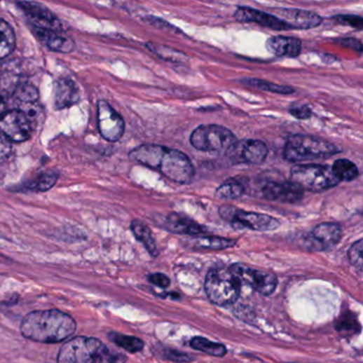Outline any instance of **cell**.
I'll list each match as a JSON object with an SVG mask.
<instances>
[{
  "label": "cell",
  "mask_w": 363,
  "mask_h": 363,
  "mask_svg": "<svg viewBox=\"0 0 363 363\" xmlns=\"http://www.w3.org/2000/svg\"><path fill=\"white\" fill-rule=\"evenodd\" d=\"M129 159L159 171L162 175L177 184H190L194 177L192 161L186 153L177 149L162 145H141L130 151Z\"/></svg>",
  "instance_id": "obj_1"
},
{
  "label": "cell",
  "mask_w": 363,
  "mask_h": 363,
  "mask_svg": "<svg viewBox=\"0 0 363 363\" xmlns=\"http://www.w3.org/2000/svg\"><path fill=\"white\" fill-rule=\"evenodd\" d=\"M75 320L63 311L38 310L28 313L20 324V332L26 339L40 343H59L75 334Z\"/></svg>",
  "instance_id": "obj_2"
},
{
  "label": "cell",
  "mask_w": 363,
  "mask_h": 363,
  "mask_svg": "<svg viewBox=\"0 0 363 363\" xmlns=\"http://www.w3.org/2000/svg\"><path fill=\"white\" fill-rule=\"evenodd\" d=\"M341 149L321 137L296 135L287 139L284 158L289 162L325 160L337 155Z\"/></svg>",
  "instance_id": "obj_3"
},
{
  "label": "cell",
  "mask_w": 363,
  "mask_h": 363,
  "mask_svg": "<svg viewBox=\"0 0 363 363\" xmlns=\"http://www.w3.org/2000/svg\"><path fill=\"white\" fill-rule=\"evenodd\" d=\"M242 284L231 268H214L208 273L205 282L207 295L215 305L227 306L239 299Z\"/></svg>",
  "instance_id": "obj_4"
},
{
  "label": "cell",
  "mask_w": 363,
  "mask_h": 363,
  "mask_svg": "<svg viewBox=\"0 0 363 363\" xmlns=\"http://www.w3.org/2000/svg\"><path fill=\"white\" fill-rule=\"evenodd\" d=\"M290 175L291 182L311 192H323L340 184L332 173L331 166L324 164H295Z\"/></svg>",
  "instance_id": "obj_5"
},
{
  "label": "cell",
  "mask_w": 363,
  "mask_h": 363,
  "mask_svg": "<svg viewBox=\"0 0 363 363\" xmlns=\"http://www.w3.org/2000/svg\"><path fill=\"white\" fill-rule=\"evenodd\" d=\"M191 145L200 151L226 153L235 142L233 131L221 125H200L190 137Z\"/></svg>",
  "instance_id": "obj_6"
},
{
  "label": "cell",
  "mask_w": 363,
  "mask_h": 363,
  "mask_svg": "<svg viewBox=\"0 0 363 363\" xmlns=\"http://www.w3.org/2000/svg\"><path fill=\"white\" fill-rule=\"evenodd\" d=\"M106 345L95 338L77 337L69 340L59 350L58 363H100Z\"/></svg>",
  "instance_id": "obj_7"
},
{
  "label": "cell",
  "mask_w": 363,
  "mask_h": 363,
  "mask_svg": "<svg viewBox=\"0 0 363 363\" xmlns=\"http://www.w3.org/2000/svg\"><path fill=\"white\" fill-rule=\"evenodd\" d=\"M221 219L229 221L235 228H246L256 231H275L280 226V221L263 213L247 212L233 206H221L219 209Z\"/></svg>",
  "instance_id": "obj_8"
},
{
  "label": "cell",
  "mask_w": 363,
  "mask_h": 363,
  "mask_svg": "<svg viewBox=\"0 0 363 363\" xmlns=\"http://www.w3.org/2000/svg\"><path fill=\"white\" fill-rule=\"evenodd\" d=\"M34 130V118L24 111L12 110L0 116V132L10 141L24 142L32 137Z\"/></svg>",
  "instance_id": "obj_9"
},
{
  "label": "cell",
  "mask_w": 363,
  "mask_h": 363,
  "mask_svg": "<svg viewBox=\"0 0 363 363\" xmlns=\"http://www.w3.org/2000/svg\"><path fill=\"white\" fill-rule=\"evenodd\" d=\"M231 270L241 284L248 285L262 295L268 296L276 289V276L268 270H256L243 263L233 264Z\"/></svg>",
  "instance_id": "obj_10"
},
{
  "label": "cell",
  "mask_w": 363,
  "mask_h": 363,
  "mask_svg": "<svg viewBox=\"0 0 363 363\" xmlns=\"http://www.w3.org/2000/svg\"><path fill=\"white\" fill-rule=\"evenodd\" d=\"M268 149L266 143L258 139L237 141L228 151L227 157L235 164H261L268 157Z\"/></svg>",
  "instance_id": "obj_11"
},
{
  "label": "cell",
  "mask_w": 363,
  "mask_h": 363,
  "mask_svg": "<svg viewBox=\"0 0 363 363\" xmlns=\"http://www.w3.org/2000/svg\"><path fill=\"white\" fill-rule=\"evenodd\" d=\"M341 237L342 229L339 225L323 223L303 238V246L311 252H324L337 245Z\"/></svg>",
  "instance_id": "obj_12"
},
{
  "label": "cell",
  "mask_w": 363,
  "mask_h": 363,
  "mask_svg": "<svg viewBox=\"0 0 363 363\" xmlns=\"http://www.w3.org/2000/svg\"><path fill=\"white\" fill-rule=\"evenodd\" d=\"M98 128L100 135L109 142H116L125 132V123L122 116L108 102H98Z\"/></svg>",
  "instance_id": "obj_13"
},
{
  "label": "cell",
  "mask_w": 363,
  "mask_h": 363,
  "mask_svg": "<svg viewBox=\"0 0 363 363\" xmlns=\"http://www.w3.org/2000/svg\"><path fill=\"white\" fill-rule=\"evenodd\" d=\"M266 200L270 202L288 203L295 204L303 198V190L292 182H266L261 190Z\"/></svg>",
  "instance_id": "obj_14"
},
{
  "label": "cell",
  "mask_w": 363,
  "mask_h": 363,
  "mask_svg": "<svg viewBox=\"0 0 363 363\" xmlns=\"http://www.w3.org/2000/svg\"><path fill=\"white\" fill-rule=\"evenodd\" d=\"M274 14L279 20L286 22L290 29H310L322 22V18L315 12L301 9H274Z\"/></svg>",
  "instance_id": "obj_15"
},
{
  "label": "cell",
  "mask_w": 363,
  "mask_h": 363,
  "mask_svg": "<svg viewBox=\"0 0 363 363\" xmlns=\"http://www.w3.org/2000/svg\"><path fill=\"white\" fill-rule=\"evenodd\" d=\"M235 18L238 22H254L262 27H266L270 29L277 30V32H286L291 30L290 27L279 20L277 16L268 12L260 11V10L253 9V8L239 7L235 12Z\"/></svg>",
  "instance_id": "obj_16"
},
{
  "label": "cell",
  "mask_w": 363,
  "mask_h": 363,
  "mask_svg": "<svg viewBox=\"0 0 363 363\" xmlns=\"http://www.w3.org/2000/svg\"><path fill=\"white\" fill-rule=\"evenodd\" d=\"M18 5L32 20V26L55 32H60L62 28L60 20L47 8L34 3H18Z\"/></svg>",
  "instance_id": "obj_17"
},
{
  "label": "cell",
  "mask_w": 363,
  "mask_h": 363,
  "mask_svg": "<svg viewBox=\"0 0 363 363\" xmlns=\"http://www.w3.org/2000/svg\"><path fill=\"white\" fill-rule=\"evenodd\" d=\"M266 49L280 58H296L301 53V41L293 36H276L266 41Z\"/></svg>",
  "instance_id": "obj_18"
},
{
  "label": "cell",
  "mask_w": 363,
  "mask_h": 363,
  "mask_svg": "<svg viewBox=\"0 0 363 363\" xmlns=\"http://www.w3.org/2000/svg\"><path fill=\"white\" fill-rule=\"evenodd\" d=\"M79 100V90L73 80L61 78L55 87V107L58 110L69 108Z\"/></svg>",
  "instance_id": "obj_19"
},
{
  "label": "cell",
  "mask_w": 363,
  "mask_h": 363,
  "mask_svg": "<svg viewBox=\"0 0 363 363\" xmlns=\"http://www.w3.org/2000/svg\"><path fill=\"white\" fill-rule=\"evenodd\" d=\"M32 32L34 36L42 41L43 44L46 45L51 50L58 51V53H71L75 48V44L71 39L61 36L53 30L42 29L32 26Z\"/></svg>",
  "instance_id": "obj_20"
},
{
  "label": "cell",
  "mask_w": 363,
  "mask_h": 363,
  "mask_svg": "<svg viewBox=\"0 0 363 363\" xmlns=\"http://www.w3.org/2000/svg\"><path fill=\"white\" fill-rule=\"evenodd\" d=\"M164 227L167 231L179 233V235H200L206 231L204 227L198 225L196 221L186 215L180 214V213H172L166 217Z\"/></svg>",
  "instance_id": "obj_21"
},
{
  "label": "cell",
  "mask_w": 363,
  "mask_h": 363,
  "mask_svg": "<svg viewBox=\"0 0 363 363\" xmlns=\"http://www.w3.org/2000/svg\"><path fill=\"white\" fill-rule=\"evenodd\" d=\"M245 192L244 182L238 178H228L215 191V196L221 200H235Z\"/></svg>",
  "instance_id": "obj_22"
},
{
  "label": "cell",
  "mask_w": 363,
  "mask_h": 363,
  "mask_svg": "<svg viewBox=\"0 0 363 363\" xmlns=\"http://www.w3.org/2000/svg\"><path fill=\"white\" fill-rule=\"evenodd\" d=\"M131 231H132L135 237L149 250V253L153 257H156L158 255V248L157 245H156L155 239H153V235H151V229L142 221H132V223H131Z\"/></svg>",
  "instance_id": "obj_23"
},
{
  "label": "cell",
  "mask_w": 363,
  "mask_h": 363,
  "mask_svg": "<svg viewBox=\"0 0 363 363\" xmlns=\"http://www.w3.org/2000/svg\"><path fill=\"white\" fill-rule=\"evenodd\" d=\"M332 173L340 182H352L359 176V170L354 162L348 159H339L331 166Z\"/></svg>",
  "instance_id": "obj_24"
},
{
  "label": "cell",
  "mask_w": 363,
  "mask_h": 363,
  "mask_svg": "<svg viewBox=\"0 0 363 363\" xmlns=\"http://www.w3.org/2000/svg\"><path fill=\"white\" fill-rule=\"evenodd\" d=\"M15 34L6 20H0V60L6 58L15 48Z\"/></svg>",
  "instance_id": "obj_25"
},
{
  "label": "cell",
  "mask_w": 363,
  "mask_h": 363,
  "mask_svg": "<svg viewBox=\"0 0 363 363\" xmlns=\"http://www.w3.org/2000/svg\"><path fill=\"white\" fill-rule=\"evenodd\" d=\"M242 83L248 87H253L255 89L261 90V91L270 92V93L284 94V95H290L295 92V90L287 85H279L273 82L266 81V80L257 79V78H247V79L241 80Z\"/></svg>",
  "instance_id": "obj_26"
},
{
  "label": "cell",
  "mask_w": 363,
  "mask_h": 363,
  "mask_svg": "<svg viewBox=\"0 0 363 363\" xmlns=\"http://www.w3.org/2000/svg\"><path fill=\"white\" fill-rule=\"evenodd\" d=\"M14 98L20 104V110L36 104L39 98L38 90L32 85H20L14 92Z\"/></svg>",
  "instance_id": "obj_27"
},
{
  "label": "cell",
  "mask_w": 363,
  "mask_h": 363,
  "mask_svg": "<svg viewBox=\"0 0 363 363\" xmlns=\"http://www.w3.org/2000/svg\"><path fill=\"white\" fill-rule=\"evenodd\" d=\"M109 339L129 352H137L144 348V343L139 338L131 337V336L118 334V332H110Z\"/></svg>",
  "instance_id": "obj_28"
},
{
  "label": "cell",
  "mask_w": 363,
  "mask_h": 363,
  "mask_svg": "<svg viewBox=\"0 0 363 363\" xmlns=\"http://www.w3.org/2000/svg\"><path fill=\"white\" fill-rule=\"evenodd\" d=\"M191 346L194 350L206 352L211 356L221 357L226 354L227 350L223 344L215 343L210 340L202 337H196L191 340Z\"/></svg>",
  "instance_id": "obj_29"
},
{
  "label": "cell",
  "mask_w": 363,
  "mask_h": 363,
  "mask_svg": "<svg viewBox=\"0 0 363 363\" xmlns=\"http://www.w3.org/2000/svg\"><path fill=\"white\" fill-rule=\"evenodd\" d=\"M237 244V241L226 238L221 237H202L195 240L194 245L205 249H226V248L233 247Z\"/></svg>",
  "instance_id": "obj_30"
},
{
  "label": "cell",
  "mask_w": 363,
  "mask_h": 363,
  "mask_svg": "<svg viewBox=\"0 0 363 363\" xmlns=\"http://www.w3.org/2000/svg\"><path fill=\"white\" fill-rule=\"evenodd\" d=\"M58 180V174L45 173L39 176L36 179L32 180L28 186L27 190L34 191V192H45L55 186Z\"/></svg>",
  "instance_id": "obj_31"
},
{
  "label": "cell",
  "mask_w": 363,
  "mask_h": 363,
  "mask_svg": "<svg viewBox=\"0 0 363 363\" xmlns=\"http://www.w3.org/2000/svg\"><path fill=\"white\" fill-rule=\"evenodd\" d=\"M147 47L164 60L173 61V62H184V61H186L184 60V59H186V55L180 53V51L175 50V49L170 48V47L155 45L153 43L147 44Z\"/></svg>",
  "instance_id": "obj_32"
},
{
  "label": "cell",
  "mask_w": 363,
  "mask_h": 363,
  "mask_svg": "<svg viewBox=\"0 0 363 363\" xmlns=\"http://www.w3.org/2000/svg\"><path fill=\"white\" fill-rule=\"evenodd\" d=\"M362 252H363V241L359 240L356 243L352 244V247L348 250V259H350V263L358 268V270H362Z\"/></svg>",
  "instance_id": "obj_33"
},
{
  "label": "cell",
  "mask_w": 363,
  "mask_h": 363,
  "mask_svg": "<svg viewBox=\"0 0 363 363\" xmlns=\"http://www.w3.org/2000/svg\"><path fill=\"white\" fill-rule=\"evenodd\" d=\"M334 20L342 25H348L352 27L355 29H361L362 28V18L358 15H338L334 16Z\"/></svg>",
  "instance_id": "obj_34"
},
{
  "label": "cell",
  "mask_w": 363,
  "mask_h": 363,
  "mask_svg": "<svg viewBox=\"0 0 363 363\" xmlns=\"http://www.w3.org/2000/svg\"><path fill=\"white\" fill-rule=\"evenodd\" d=\"M12 153L11 141L0 132V163L7 161Z\"/></svg>",
  "instance_id": "obj_35"
},
{
  "label": "cell",
  "mask_w": 363,
  "mask_h": 363,
  "mask_svg": "<svg viewBox=\"0 0 363 363\" xmlns=\"http://www.w3.org/2000/svg\"><path fill=\"white\" fill-rule=\"evenodd\" d=\"M291 116H294L297 120H308L313 116V111L308 106H293L290 109Z\"/></svg>",
  "instance_id": "obj_36"
},
{
  "label": "cell",
  "mask_w": 363,
  "mask_h": 363,
  "mask_svg": "<svg viewBox=\"0 0 363 363\" xmlns=\"http://www.w3.org/2000/svg\"><path fill=\"white\" fill-rule=\"evenodd\" d=\"M125 360H126V358L120 352H114V350L107 348L106 352L100 359V363H125Z\"/></svg>",
  "instance_id": "obj_37"
},
{
  "label": "cell",
  "mask_w": 363,
  "mask_h": 363,
  "mask_svg": "<svg viewBox=\"0 0 363 363\" xmlns=\"http://www.w3.org/2000/svg\"><path fill=\"white\" fill-rule=\"evenodd\" d=\"M149 279L151 284L160 287V288H167L170 284H171L169 277L161 274V273H156V274L151 275Z\"/></svg>",
  "instance_id": "obj_38"
},
{
  "label": "cell",
  "mask_w": 363,
  "mask_h": 363,
  "mask_svg": "<svg viewBox=\"0 0 363 363\" xmlns=\"http://www.w3.org/2000/svg\"><path fill=\"white\" fill-rule=\"evenodd\" d=\"M337 42L339 43V45L346 47V48L352 49V50L357 51L358 53H362V44H361L360 41L356 40V39H340Z\"/></svg>",
  "instance_id": "obj_39"
},
{
  "label": "cell",
  "mask_w": 363,
  "mask_h": 363,
  "mask_svg": "<svg viewBox=\"0 0 363 363\" xmlns=\"http://www.w3.org/2000/svg\"><path fill=\"white\" fill-rule=\"evenodd\" d=\"M6 100L5 96L1 94L0 92V116H3L4 114H6Z\"/></svg>",
  "instance_id": "obj_40"
}]
</instances>
